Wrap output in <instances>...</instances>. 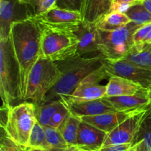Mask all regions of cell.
<instances>
[{
    "label": "cell",
    "instance_id": "cell-16",
    "mask_svg": "<svg viewBox=\"0 0 151 151\" xmlns=\"http://www.w3.org/2000/svg\"><path fill=\"white\" fill-rule=\"evenodd\" d=\"M33 19L41 23L55 26L77 24L82 22V16L79 12L64 10L55 7L40 16L33 17Z\"/></svg>",
    "mask_w": 151,
    "mask_h": 151
},
{
    "label": "cell",
    "instance_id": "cell-28",
    "mask_svg": "<svg viewBox=\"0 0 151 151\" xmlns=\"http://www.w3.org/2000/svg\"><path fill=\"white\" fill-rule=\"evenodd\" d=\"M27 7L31 17L40 16L55 6L57 0H21Z\"/></svg>",
    "mask_w": 151,
    "mask_h": 151
},
{
    "label": "cell",
    "instance_id": "cell-43",
    "mask_svg": "<svg viewBox=\"0 0 151 151\" xmlns=\"http://www.w3.org/2000/svg\"><path fill=\"white\" fill-rule=\"evenodd\" d=\"M147 45H148V47H150V48L151 49V45H150V44H147Z\"/></svg>",
    "mask_w": 151,
    "mask_h": 151
},
{
    "label": "cell",
    "instance_id": "cell-22",
    "mask_svg": "<svg viewBox=\"0 0 151 151\" xmlns=\"http://www.w3.org/2000/svg\"><path fill=\"white\" fill-rule=\"evenodd\" d=\"M81 122V118L71 114L58 129L61 133L63 139L69 146L77 145L78 129Z\"/></svg>",
    "mask_w": 151,
    "mask_h": 151
},
{
    "label": "cell",
    "instance_id": "cell-3",
    "mask_svg": "<svg viewBox=\"0 0 151 151\" xmlns=\"http://www.w3.org/2000/svg\"><path fill=\"white\" fill-rule=\"evenodd\" d=\"M38 23L42 30L40 56L55 63L79 56V41L75 31L81 23L65 26Z\"/></svg>",
    "mask_w": 151,
    "mask_h": 151
},
{
    "label": "cell",
    "instance_id": "cell-23",
    "mask_svg": "<svg viewBox=\"0 0 151 151\" xmlns=\"http://www.w3.org/2000/svg\"><path fill=\"white\" fill-rule=\"evenodd\" d=\"M131 22L125 13L111 12L103 17L97 24V27L102 30L112 31L125 26Z\"/></svg>",
    "mask_w": 151,
    "mask_h": 151
},
{
    "label": "cell",
    "instance_id": "cell-8",
    "mask_svg": "<svg viewBox=\"0 0 151 151\" xmlns=\"http://www.w3.org/2000/svg\"><path fill=\"white\" fill-rule=\"evenodd\" d=\"M106 78H110V77L103 66L86 77L70 96L62 99L60 101L65 106H68L72 103L91 101L106 97V86L99 83Z\"/></svg>",
    "mask_w": 151,
    "mask_h": 151
},
{
    "label": "cell",
    "instance_id": "cell-17",
    "mask_svg": "<svg viewBox=\"0 0 151 151\" xmlns=\"http://www.w3.org/2000/svg\"><path fill=\"white\" fill-rule=\"evenodd\" d=\"M114 0H85L81 11L82 22L97 24L111 11Z\"/></svg>",
    "mask_w": 151,
    "mask_h": 151
},
{
    "label": "cell",
    "instance_id": "cell-32",
    "mask_svg": "<svg viewBox=\"0 0 151 151\" xmlns=\"http://www.w3.org/2000/svg\"><path fill=\"white\" fill-rule=\"evenodd\" d=\"M1 145H2L3 147H4L5 151H25V149L22 148L20 146L17 145L16 143L13 142L6 135L5 132H4V134H2V135H1Z\"/></svg>",
    "mask_w": 151,
    "mask_h": 151
},
{
    "label": "cell",
    "instance_id": "cell-2",
    "mask_svg": "<svg viewBox=\"0 0 151 151\" xmlns=\"http://www.w3.org/2000/svg\"><path fill=\"white\" fill-rule=\"evenodd\" d=\"M105 58L101 54L93 57H76L56 62L60 76L52 88L46 95L41 106L50 104L70 96L81 81L91 72L103 66Z\"/></svg>",
    "mask_w": 151,
    "mask_h": 151
},
{
    "label": "cell",
    "instance_id": "cell-38",
    "mask_svg": "<svg viewBox=\"0 0 151 151\" xmlns=\"http://www.w3.org/2000/svg\"><path fill=\"white\" fill-rule=\"evenodd\" d=\"M65 151H86V150H82V149L79 148V147H77V146H69V147H68V148Z\"/></svg>",
    "mask_w": 151,
    "mask_h": 151
},
{
    "label": "cell",
    "instance_id": "cell-25",
    "mask_svg": "<svg viewBox=\"0 0 151 151\" xmlns=\"http://www.w3.org/2000/svg\"><path fill=\"white\" fill-rule=\"evenodd\" d=\"M27 148L41 149L44 151L50 150V146L47 142L44 127L38 122L34 125L29 137Z\"/></svg>",
    "mask_w": 151,
    "mask_h": 151
},
{
    "label": "cell",
    "instance_id": "cell-24",
    "mask_svg": "<svg viewBox=\"0 0 151 151\" xmlns=\"http://www.w3.org/2000/svg\"><path fill=\"white\" fill-rule=\"evenodd\" d=\"M125 14L131 22L140 27L151 23V14L145 7L142 1H137L133 4Z\"/></svg>",
    "mask_w": 151,
    "mask_h": 151
},
{
    "label": "cell",
    "instance_id": "cell-29",
    "mask_svg": "<svg viewBox=\"0 0 151 151\" xmlns=\"http://www.w3.org/2000/svg\"><path fill=\"white\" fill-rule=\"evenodd\" d=\"M71 115L70 111L68 109V108L64 104H62L60 109L57 111L53 117L52 118V120L50 122L49 127L55 129H58L59 127L62 125L63 122L69 117Z\"/></svg>",
    "mask_w": 151,
    "mask_h": 151
},
{
    "label": "cell",
    "instance_id": "cell-11",
    "mask_svg": "<svg viewBox=\"0 0 151 151\" xmlns=\"http://www.w3.org/2000/svg\"><path fill=\"white\" fill-rule=\"evenodd\" d=\"M148 106L127 119L114 131L108 134L103 147L116 145L132 144L134 137Z\"/></svg>",
    "mask_w": 151,
    "mask_h": 151
},
{
    "label": "cell",
    "instance_id": "cell-10",
    "mask_svg": "<svg viewBox=\"0 0 151 151\" xmlns=\"http://www.w3.org/2000/svg\"><path fill=\"white\" fill-rule=\"evenodd\" d=\"M27 7L21 0H0V41L10 39L14 22L30 19Z\"/></svg>",
    "mask_w": 151,
    "mask_h": 151
},
{
    "label": "cell",
    "instance_id": "cell-1",
    "mask_svg": "<svg viewBox=\"0 0 151 151\" xmlns=\"http://www.w3.org/2000/svg\"><path fill=\"white\" fill-rule=\"evenodd\" d=\"M41 26L33 18L12 24L10 40L20 69V92L24 102L29 75L41 55Z\"/></svg>",
    "mask_w": 151,
    "mask_h": 151
},
{
    "label": "cell",
    "instance_id": "cell-35",
    "mask_svg": "<svg viewBox=\"0 0 151 151\" xmlns=\"http://www.w3.org/2000/svg\"><path fill=\"white\" fill-rule=\"evenodd\" d=\"M132 4H126V3H114V2L112 5L110 13L111 12H119V13H125L127 10H128Z\"/></svg>",
    "mask_w": 151,
    "mask_h": 151
},
{
    "label": "cell",
    "instance_id": "cell-19",
    "mask_svg": "<svg viewBox=\"0 0 151 151\" xmlns=\"http://www.w3.org/2000/svg\"><path fill=\"white\" fill-rule=\"evenodd\" d=\"M144 88L139 84L117 76H112L106 85V97L133 96L138 94Z\"/></svg>",
    "mask_w": 151,
    "mask_h": 151
},
{
    "label": "cell",
    "instance_id": "cell-42",
    "mask_svg": "<svg viewBox=\"0 0 151 151\" xmlns=\"http://www.w3.org/2000/svg\"><path fill=\"white\" fill-rule=\"evenodd\" d=\"M129 151H136V150H134V149H133V148H131V150H130Z\"/></svg>",
    "mask_w": 151,
    "mask_h": 151
},
{
    "label": "cell",
    "instance_id": "cell-18",
    "mask_svg": "<svg viewBox=\"0 0 151 151\" xmlns=\"http://www.w3.org/2000/svg\"><path fill=\"white\" fill-rule=\"evenodd\" d=\"M148 89L143 88L138 94L133 96H118V97H104L117 111H125L130 109L147 107L150 104L147 96Z\"/></svg>",
    "mask_w": 151,
    "mask_h": 151
},
{
    "label": "cell",
    "instance_id": "cell-14",
    "mask_svg": "<svg viewBox=\"0 0 151 151\" xmlns=\"http://www.w3.org/2000/svg\"><path fill=\"white\" fill-rule=\"evenodd\" d=\"M107 134L108 133L81 120L76 146L86 151H97L103 147Z\"/></svg>",
    "mask_w": 151,
    "mask_h": 151
},
{
    "label": "cell",
    "instance_id": "cell-30",
    "mask_svg": "<svg viewBox=\"0 0 151 151\" xmlns=\"http://www.w3.org/2000/svg\"><path fill=\"white\" fill-rule=\"evenodd\" d=\"M85 0H57L55 7L64 10L79 12L81 14Z\"/></svg>",
    "mask_w": 151,
    "mask_h": 151
},
{
    "label": "cell",
    "instance_id": "cell-26",
    "mask_svg": "<svg viewBox=\"0 0 151 151\" xmlns=\"http://www.w3.org/2000/svg\"><path fill=\"white\" fill-rule=\"evenodd\" d=\"M63 104L61 101H55L42 106H35V114L38 122L42 126L49 127L52 118Z\"/></svg>",
    "mask_w": 151,
    "mask_h": 151
},
{
    "label": "cell",
    "instance_id": "cell-13",
    "mask_svg": "<svg viewBox=\"0 0 151 151\" xmlns=\"http://www.w3.org/2000/svg\"><path fill=\"white\" fill-rule=\"evenodd\" d=\"M75 34L79 41L78 55L86 57V55L95 52L100 53V37L97 24L81 22Z\"/></svg>",
    "mask_w": 151,
    "mask_h": 151
},
{
    "label": "cell",
    "instance_id": "cell-31",
    "mask_svg": "<svg viewBox=\"0 0 151 151\" xmlns=\"http://www.w3.org/2000/svg\"><path fill=\"white\" fill-rule=\"evenodd\" d=\"M151 30V23L147 24L143 26L140 27L139 29L136 30L133 35V41H134V47H140L144 44V41L147 35Z\"/></svg>",
    "mask_w": 151,
    "mask_h": 151
},
{
    "label": "cell",
    "instance_id": "cell-45",
    "mask_svg": "<svg viewBox=\"0 0 151 151\" xmlns=\"http://www.w3.org/2000/svg\"><path fill=\"white\" fill-rule=\"evenodd\" d=\"M139 1H144V0H139Z\"/></svg>",
    "mask_w": 151,
    "mask_h": 151
},
{
    "label": "cell",
    "instance_id": "cell-20",
    "mask_svg": "<svg viewBox=\"0 0 151 151\" xmlns=\"http://www.w3.org/2000/svg\"><path fill=\"white\" fill-rule=\"evenodd\" d=\"M131 148L136 151H151V104L143 116Z\"/></svg>",
    "mask_w": 151,
    "mask_h": 151
},
{
    "label": "cell",
    "instance_id": "cell-27",
    "mask_svg": "<svg viewBox=\"0 0 151 151\" xmlns=\"http://www.w3.org/2000/svg\"><path fill=\"white\" fill-rule=\"evenodd\" d=\"M44 130L47 142L50 146L49 151H65L69 147L59 130L50 127H45Z\"/></svg>",
    "mask_w": 151,
    "mask_h": 151
},
{
    "label": "cell",
    "instance_id": "cell-12",
    "mask_svg": "<svg viewBox=\"0 0 151 151\" xmlns=\"http://www.w3.org/2000/svg\"><path fill=\"white\" fill-rule=\"evenodd\" d=\"M145 108L146 107L125 111H118L104 114L98 115V116H85L81 119L82 121H84L109 134L112 131H114L116 127L119 126L121 123H122L124 121L132 116L135 114L138 113Z\"/></svg>",
    "mask_w": 151,
    "mask_h": 151
},
{
    "label": "cell",
    "instance_id": "cell-36",
    "mask_svg": "<svg viewBox=\"0 0 151 151\" xmlns=\"http://www.w3.org/2000/svg\"><path fill=\"white\" fill-rule=\"evenodd\" d=\"M142 3L145 6V7L147 9V11L151 14V0H144V1H142Z\"/></svg>",
    "mask_w": 151,
    "mask_h": 151
},
{
    "label": "cell",
    "instance_id": "cell-21",
    "mask_svg": "<svg viewBox=\"0 0 151 151\" xmlns=\"http://www.w3.org/2000/svg\"><path fill=\"white\" fill-rule=\"evenodd\" d=\"M122 60L151 71V49L147 44L140 47H134Z\"/></svg>",
    "mask_w": 151,
    "mask_h": 151
},
{
    "label": "cell",
    "instance_id": "cell-39",
    "mask_svg": "<svg viewBox=\"0 0 151 151\" xmlns=\"http://www.w3.org/2000/svg\"><path fill=\"white\" fill-rule=\"evenodd\" d=\"M25 151H44L41 149H32V148H26Z\"/></svg>",
    "mask_w": 151,
    "mask_h": 151
},
{
    "label": "cell",
    "instance_id": "cell-37",
    "mask_svg": "<svg viewBox=\"0 0 151 151\" xmlns=\"http://www.w3.org/2000/svg\"><path fill=\"white\" fill-rule=\"evenodd\" d=\"M139 1V0H114V3H126V4H133L134 3Z\"/></svg>",
    "mask_w": 151,
    "mask_h": 151
},
{
    "label": "cell",
    "instance_id": "cell-41",
    "mask_svg": "<svg viewBox=\"0 0 151 151\" xmlns=\"http://www.w3.org/2000/svg\"><path fill=\"white\" fill-rule=\"evenodd\" d=\"M0 151H5V150H4V147H3L2 145H1V147H0Z\"/></svg>",
    "mask_w": 151,
    "mask_h": 151
},
{
    "label": "cell",
    "instance_id": "cell-34",
    "mask_svg": "<svg viewBox=\"0 0 151 151\" xmlns=\"http://www.w3.org/2000/svg\"><path fill=\"white\" fill-rule=\"evenodd\" d=\"M11 108L9 107H4V106H1V111H0V125L1 128L4 129L7 125V121H8L9 118V113H10V110Z\"/></svg>",
    "mask_w": 151,
    "mask_h": 151
},
{
    "label": "cell",
    "instance_id": "cell-9",
    "mask_svg": "<svg viewBox=\"0 0 151 151\" xmlns=\"http://www.w3.org/2000/svg\"><path fill=\"white\" fill-rule=\"evenodd\" d=\"M103 66L109 77L117 76L139 84L149 89L151 86V71L123 60H110L103 58Z\"/></svg>",
    "mask_w": 151,
    "mask_h": 151
},
{
    "label": "cell",
    "instance_id": "cell-6",
    "mask_svg": "<svg viewBox=\"0 0 151 151\" xmlns=\"http://www.w3.org/2000/svg\"><path fill=\"white\" fill-rule=\"evenodd\" d=\"M36 107L31 102L24 101L10 109L4 132L17 145L28 147L29 137L35 124L38 122Z\"/></svg>",
    "mask_w": 151,
    "mask_h": 151
},
{
    "label": "cell",
    "instance_id": "cell-33",
    "mask_svg": "<svg viewBox=\"0 0 151 151\" xmlns=\"http://www.w3.org/2000/svg\"><path fill=\"white\" fill-rule=\"evenodd\" d=\"M131 148V144H123L102 147L97 151H129Z\"/></svg>",
    "mask_w": 151,
    "mask_h": 151
},
{
    "label": "cell",
    "instance_id": "cell-15",
    "mask_svg": "<svg viewBox=\"0 0 151 151\" xmlns=\"http://www.w3.org/2000/svg\"><path fill=\"white\" fill-rule=\"evenodd\" d=\"M71 114L77 117L94 116L104 114L118 111L104 97L91 101L83 102L79 103H72L66 106Z\"/></svg>",
    "mask_w": 151,
    "mask_h": 151
},
{
    "label": "cell",
    "instance_id": "cell-40",
    "mask_svg": "<svg viewBox=\"0 0 151 151\" xmlns=\"http://www.w3.org/2000/svg\"><path fill=\"white\" fill-rule=\"evenodd\" d=\"M147 96H148V98L150 100V103L151 104V90H148V91H147Z\"/></svg>",
    "mask_w": 151,
    "mask_h": 151
},
{
    "label": "cell",
    "instance_id": "cell-5",
    "mask_svg": "<svg viewBox=\"0 0 151 151\" xmlns=\"http://www.w3.org/2000/svg\"><path fill=\"white\" fill-rule=\"evenodd\" d=\"M60 76V72L56 63L40 56L29 73L24 102L30 100L35 106H41Z\"/></svg>",
    "mask_w": 151,
    "mask_h": 151
},
{
    "label": "cell",
    "instance_id": "cell-4",
    "mask_svg": "<svg viewBox=\"0 0 151 151\" xmlns=\"http://www.w3.org/2000/svg\"><path fill=\"white\" fill-rule=\"evenodd\" d=\"M0 96L4 107L12 108L22 101L20 69L10 39L0 41Z\"/></svg>",
    "mask_w": 151,
    "mask_h": 151
},
{
    "label": "cell",
    "instance_id": "cell-44",
    "mask_svg": "<svg viewBox=\"0 0 151 151\" xmlns=\"http://www.w3.org/2000/svg\"><path fill=\"white\" fill-rule=\"evenodd\" d=\"M148 90H151V86H150V88H149V89Z\"/></svg>",
    "mask_w": 151,
    "mask_h": 151
},
{
    "label": "cell",
    "instance_id": "cell-7",
    "mask_svg": "<svg viewBox=\"0 0 151 151\" xmlns=\"http://www.w3.org/2000/svg\"><path fill=\"white\" fill-rule=\"evenodd\" d=\"M140 26L131 22L125 26L112 31L98 29L99 52L105 59L122 60L134 47L133 35Z\"/></svg>",
    "mask_w": 151,
    "mask_h": 151
}]
</instances>
